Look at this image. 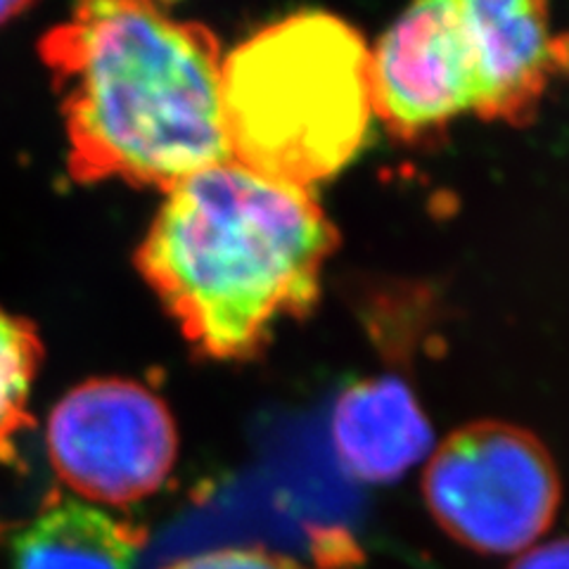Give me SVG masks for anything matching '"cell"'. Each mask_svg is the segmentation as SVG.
<instances>
[{
  "label": "cell",
  "instance_id": "1",
  "mask_svg": "<svg viewBox=\"0 0 569 569\" xmlns=\"http://www.w3.org/2000/svg\"><path fill=\"white\" fill-rule=\"evenodd\" d=\"M79 183L171 190L228 162L221 48L200 22L112 0L83 3L39 43Z\"/></svg>",
  "mask_w": 569,
  "mask_h": 569
},
{
  "label": "cell",
  "instance_id": "2",
  "mask_svg": "<svg viewBox=\"0 0 569 569\" xmlns=\"http://www.w3.org/2000/svg\"><path fill=\"white\" fill-rule=\"evenodd\" d=\"M337 230L307 188L269 181L233 159L167 190L136 269L192 349L247 361L320 295Z\"/></svg>",
  "mask_w": 569,
  "mask_h": 569
},
{
  "label": "cell",
  "instance_id": "3",
  "mask_svg": "<svg viewBox=\"0 0 569 569\" xmlns=\"http://www.w3.org/2000/svg\"><path fill=\"white\" fill-rule=\"evenodd\" d=\"M221 110L236 164L311 190L347 169L370 136L363 36L320 10L269 24L221 64Z\"/></svg>",
  "mask_w": 569,
  "mask_h": 569
},
{
  "label": "cell",
  "instance_id": "4",
  "mask_svg": "<svg viewBox=\"0 0 569 569\" xmlns=\"http://www.w3.org/2000/svg\"><path fill=\"white\" fill-rule=\"evenodd\" d=\"M422 496L453 541L485 556H520L556 520L553 458L518 425L479 420L443 439L422 472Z\"/></svg>",
  "mask_w": 569,
  "mask_h": 569
},
{
  "label": "cell",
  "instance_id": "5",
  "mask_svg": "<svg viewBox=\"0 0 569 569\" xmlns=\"http://www.w3.org/2000/svg\"><path fill=\"white\" fill-rule=\"evenodd\" d=\"M46 443L58 477L86 503L127 506L167 482L178 432L152 389L100 378L74 387L52 408Z\"/></svg>",
  "mask_w": 569,
  "mask_h": 569
},
{
  "label": "cell",
  "instance_id": "6",
  "mask_svg": "<svg viewBox=\"0 0 569 569\" xmlns=\"http://www.w3.org/2000/svg\"><path fill=\"white\" fill-rule=\"evenodd\" d=\"M372 112L401 138H418L472 112L475 86L458 0L408 8L370 52Z\"/></svg>",
  "mask_w": 569,
  "mask_h": 569
},
{
  "label": "cell",
  "instance_id": "7",
  "mask_svg": "<svg viewBox=\"0 0 569 569\" xmlns=\"http://www.w3.org/2000/svg\"><path fill=\"white\" fill-rule=\"evenodd\" d=\"M458 8L472 62V112L525 127L565 71V36L537 0H458Z\"/></svg>",
  "mask_w": 569,
  "mask_h": 569
},
{
  "label": "cell",
  "instance_id": "8",
  "mask_svg": "<svg viewBox=\"0 0 569 569\" xmlns=\"http://www.w3.org/2000/svg\"><path fill=\"white\" fill-rule=\"evenodd\" d=\"M432 441L430 420L413 391L397 378L353 382L335 403L337 458L361 482H395L430 453Z\"/></svg>",
  "mask_w": 569,
  "mask_h": 569
},
{
  "label": "cell",
  "instance_id": "9",
  "mask_svg": "<svg viewBox=\"0 0 569 569\" xmlns=\"http://www.w3.org/2000/svg\"><path fill=\"white\" fill-rule=\"evenodd\" d=\"M146 529L56 496L10 541L8 569H133Z\"/></svg>",
  "mask_w": 569,
  "mask_h": 569
},
{
  "label": "cell",
  "instance_id": "10",
  "mask_svg": "<svg viewBox=\"0 0 569 569\" xmlns=\"http://www.w3.org/2000/svg\"><path fill=\"white\" fill-rule=\"evenodd\" d=\"M43 361V345L33 323L0 309V460L17 453V437L33 425L29 397Z\"/></svg>",
  "mask_w": 569,
  "mask_h": 569
},
{
  "label": "cell",
  "instance_id": "11",
  "mask_svg": "<svg viewBox=\"0 0 569 569\" xmlns=\"http://www.w3.org/2000/svg\"><path fill=\"white\" fill-rule=\"evenodd\" d=\"M167 569H307L297 560L266 548H221L190 556Z\"/></svg>",
  "mask_w": 569,
  "mask_h": 569
},
{
  "label": "cell",
  "instance_id": "12",
  "mask_svg": "<svg viewBox=\"0 0 569 569\" xmlns=\"http://www.w3.org/2000/svg\"><path fill=\"white\" fill-rule=\"evenodd\" d=\"M510 569H567V543L565 539H556L531 546L518 556Z\"/></svg>",
  "mask_w": 569,
  "mask_h": 569
},
{
  "label": "cell",
  "instance_id": "13",
  "mask_svg": "<svg viewBox=\"0 0 569 569\" xmlns=\"http://www.w3.org/2000/svg\"><path fill=\"white\" fill-rule=\"evenodd\" d=\"M27 8V3H8V0H0V24L12 20L17 14H22Z\"/></svg>",
  "mask_w": 569,
  "mask_h": 569
}]
</instances>
